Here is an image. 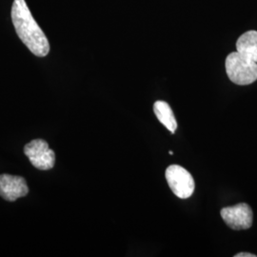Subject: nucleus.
I'll return each mask as SVG.
<instances>
[{"mask_svg":"<svg viewBox=\"0 0 257 257\" xmlns=\"http://www.w3.org/2000/svg\"><path fill=\"white\" fill-rule=\"evenodd\" d=\"M24 154L30 162L41 171H48L55 166V152L43 139H35L24 147Z\"/></svg>","mask_w":257,"mask_h":257,"instance_id":"obj_4","label":"nucleus"},{"mask_svg":"<svg viewBox=\"0 0 257 257\" xmlns=\"http://www.w3.org/2000/svg\"><path fill=\"white\" fill-rule=\"evenodd\" d=\"M12 20L20 40L37 56H46L50 44L45 34L33 18L25 0H15L12 7Z\"/></svg>","mask_w":257,"mask_h":257,"instance_id":"obj_1","label":"nucleus"},{"mask_svg":"<svg viewBox=\"0 0 257 257\" xmlns=\"http://www.w3.org/2000/svg\"><path fill=\"white\" fill-rule=\"evenodd\" d=\"M234 257H256L255 254H252V253H248V252H240L235 254Z\"/></svg>","mask_w":257,"mask_h":257,"instance_id":"obj_9","label":"nucleus"},{"mask_svg":"<svg viewBox=\"0 0 257 257\" xmlns=\"http://www.w3.org/2000/svg\"><path fill=\"white\" fill-rule=\"evenodd\" d=\"M221 217L232 230H248L252 225L253 213L248 204L240 203L235 206L223 208Z\"/></svg>","mask_w":257,"mask_h":257,"instance_id":"obj_5","label":"nucleus"},{"mask_svg":"<svg viewBox=\"0 0 257 257\" xmlns=\"http://www.w3.org/2000/svg\"><path fill=\"white\" fill-rule=\"evenodd\" d=\"M29 193L26 180L21 176L0 175V196L7 201H16Z\"/></svg>","mask_w":257,"mask_h":257,"instance_id":"obj_6","label":"nucleus"},{"mask_svg":"<svg viewBox=\"0 0 257 257\" xmlns=\"http://www.w3.org/2000/svg\"><path fill=\"white\" fill-rule=\"evenodd\" d=\"M154 111L159 122L163 124L172 134H175L177 128V122L171 106L167 102L159 100L154 104Z\"/></svg>","mask_w":257,"mask_h":257,"instance_id":"obj_8","label":"nucleus"},{"mask_svg":"<svg viewBox=\"0 0 257 257\" xmlns=\"http://www.w3.org/2000/svg\"><path fill=\"white\" fill-rule=\"evenodd\" d=\"M166 179L171 190L181 199H187L194 192V180L192 175L183 167L171 165L166 170Z\"/></svg>","mask_w":257,"mask_h":257,"instance_id":"obj_3","label":"nucleus"},{"mask_svg":"<svg viewBox=\"0 0 257 257\" xmlns=\"http://www.w3.org/2000/svg\"><path fill=\"white\" fill-rule=\"evenodd\" d=\"M236 52L257 63V32L248 31L239 37Z\"/></svg>","mask_w":257,"mask_h":257,"instance_id":"obj_7","label":"nucleus"},{"mask_svg":"<svg viewBox=\"0 0 257 257\" xmlns=\"http://www.w3.org/2000/svg\"><path fill=\"white\" fill-rule=\"evenodd\" d=\"M226 72L231 82L240 86L249 85L257 80V63L239 54L230 53L227 56Z\"/></svg>","mask_w":257,"mask_h":257,"instance_id":"obj_2","label":"nucleus"}]
</instances>
